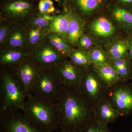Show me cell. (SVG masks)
<instances>
[{
  "mask_svg": "<svg viewBox=\"0 0 132 132\" xmlns=\"http://www.w3.org/2000/svg\"><path fill=\"white\" fill-rule=\"evenodd\" d=\"M60 130L79 132L95 119L93 105L79 89L63 85L56 101Z\"/></svg>",
  "mask_w": 132,
  "mask_h": 132,
  "instance_id": "obj_1",
  "label": "cell"
},
{
  "mask_svg": "<svg viewBox=\"0 0 132 132\" xmlns=\"http://www.w3.org/2000/svg\"><path fill=\"white\" fill-rule=\"evenodd\" d=\"M22 112L36 127L44 132H54L60 129L59 113L56 102L29 95Z\"/></svg>",
  "mask_w": 132,
  "mask_h": 132,
  "instance_id": "obj_2",
  "label": "cell"
},
{
  "mask_svg": "<svg viewBox=\"0 0 132 132\" xmlns=\"http://www.w3.org/2000/svg\"><path fill=\"white\" fill-rule=\"evenodd\" d=\"M0 74V109L22 111L27 98L24 87L13 67H2Z\"/></svg>",
  "mask_w": 132,
  "mask_h": 132,
  "instance_id": "obj_3",
  "label": "cell"
},
{
  "mask_svg": "<svg viewBox=\"0 0 132 132\" xmlns=\"http://www.w3.org/2000/svg\"><path fill=\"white\" fill-rule=\"evenodd\" d=\"M62 86L53 68H40L31 94L36 97L55 101Z\"/></svg>",
  "mask_w": 132,
  "mask_h": 132,
  "instance_id": "obj_4",
  "label": "cell"
},
{
  "mask_svg": "<svg viewBox=\"0 0 132 132\" xmlns=\"http://www.w3.org/2000/svg\"><path fill=\"white\" fill-rule=\"evenodd\" d=\"M104 98L120 113L127 116L132 113V82L120 80L108 88Z\"/></svg>",
  "mask_w": 132,
  "mask_h": 132,
  "instance_id": "obj_5",
  "label": "cell"
},
{
  "mask_svg": "<svg viewBox=\"0 0 132 132\" xmlns=\"http://www.w3.org/2000/svg\"><path fill=\"white\" fill-rule=\"evenodd\" d=\"M91 17L93 18L92 21L87 24L86 23L85 33L90 35L97 45L102 43L105 45L115 39L116 28L105 9Z\"/></svg>",
  "mask_w": 132,
  "mask_h": 132,
  "instance_id": "obj_6",
  "label": "cell"
},
{
  "mask_svg": "<svg viewBox=\"0 0 132 132\" xmlns=\"http://www.w3.org/2000/svg\"><path fill=\"white\" fill-rule=\"evenodd\" d=\"M0 132H44L26 118L22 111L14 108L0 109Z\"/></svg>",
  "mask_w": 132,
  "mask_h": 132,
  "instance_id": "obj_7",
  "label": "cell"
},
{
  "mask_svg": "<svg viewBox=\"0 0 132 132\" xmlns=\"http://www.w3.org/2000/svg\"><path fill=\"white\" fill-rule=\"evenodd\" d=\"M108 88L93 65L84 69L79 89L93 105L104 98Z\"/></svg>",
  "mask_w": 132,
  "mask_h": 132,
  "instance_id": "obj_8",
  "label": "cell"
},
{
  "mask_svg": "<svg viewBox=\"0 0 132 132\" xmlns=\"http://www.w3.org/2000/svg\"><path fill=\"white\" fill-rule=\"evenodd\" d=\"M1 10V16L12 23H26L35 11L32 0H6Z\"/></svg>",
  "mask_w": 132,
  "mask_h": 132,
  "instance_id": "obj_9",
  "label": "cell"
},
{
  "mask_svg": "<svg viewBox=\"0 0 132 132\" xmlns=\"http://www.w3.org/2000/svg\"><path fill=\"white\" fill-rule=\"evenodd\" d=\"M28 57L36 62L40 68L54 67L59 62L67 59L57 52L46 37L40 45L29 52Z\"/></svg>",
  "mask_w": 132,
  "mask_h": 132,
  "instance_id": "obj_10",
  "label": "cell"
},
{
  "mask_svg": "<svg viewBox=\"0 0 132 132\" xmlns=\"http://www.w3.org/2000/svg\"><path fill=\"white\" fill-rule=\"evenodd\" d=\"M13 68L24 87L27 97L32 93L40 67L36 62L27 57Z\"/></svg>",
  "mask_w": 132,
  "mask_h": 132,
  "instance_id": "obj_11",
  "label": "cell"
},
{
  "mask_svg": "<svg viewBox=\"0 0 132 132\" xmlns=\"http://www.w3.org/2000/svg\"><path fill=\"white\" fill-rule=\"evenodd\" d=\"M62 85L79 89L83 71L67 58L53 67Z\"/></svg>",
  "mask_w": 132,
  "mask_h": 132,
  "instance_id": "obj_12",
  "label": "cell"
},
{
  "mask_svg": "<svg viewBox=\"0 0 132 132\" xmlns=\"http://www.w3.org/2000/svg\"><path fill=\"white\" fill-rule=\"evenodd\" d=\"M105 11L116 28L126 36L132 35V12L120 7L109 0Z\"/></svg>",
  "mask_w": 132,
  "mask_h": 132,
  "instance_id": "obj_13",
  "label": "cell"
},
{
  "mask_svg": "<svg viewBox=\"0 0 132 132\" xmlns=\"http://www.w3.org/2000/svg\"><path fill=\"white\" fill-rule=\"evenodd\" d=\"M109 0H69V9L85 20L105 9Z\"/></svg>",
  "mask_w": 132,
  "mask_h": 132,
  "instance_id": "obj_14",
  "label": "cell"
},
{
  "mask_svg": "<svg viewBox=\"0 0 132 132\" xmlns=\"http://www.w3.org/2000/svg\"><path fill=\"white\" fill-rule=\"evenodd\" d=\"M4 47L29 52L26 23H13Z\"/></svg>",
  "mask_w": 132,
  "mask_h": 132,
  "instance_id": "obj_15",
  "label": "cell"
},
{
  "mask_svg": "<svg viewBox=\"0 0 132 132\" xmlns=\"http://www.w3.org/2000/svg\"><path fill=\"white\" fill-rule=\"evenodd\" d=\"M93 107L95 120L103 125H108L121 116L118 110L105 98L94 104Z\"/></svg>",
  "mask_w": 132,
  "mask_h": 132,
  "instance_id": "obj_16",
  "label": "cell"
},
{
  "mask_svg": "<svg viewBox=\"0 0 132 132\" xmlns=\"http://www.w3.org/2000/svg\"><path fill=\"white\" fill-rule=\"evenodd\" d=\"M86 22L85 19L71 10L67 38L72 47L76 46L79 39L85 34Z\"/></svg>",
  "mask_w": 132,
  "mask_h": 132,
  "instance_id": "obj_17",
  "label": "cell"
},
{
  "mask_svg": "<svg viewBox=\"0 0 132 132\" xmlns=\"http://www.w3.org/2000/svg\"><path fill=\"white\" fill-rule=\"evenodd\" d=\"M128 36L115 38L104 45V49L110 60L127 57L128 52Z\"/></svg>",
  "mask_w": 132,
  "mask_h": 132,
  "instance_id": "obj_18",
  "label": "cell"
},
{
  "mask_svg": "<svg viewBox=\"0 0 132 132\" xmlns=\"http://www.w3.org/2000/svg\"><path fill=\"white\" fill-rule=\"evenodd\" d=\"M29 52L4 47L0 50V65L2 67H14L28 57Z\"/></svg>",
  "mask_w": 132,
  "mask_h": 132,
  "instance_id": "obj_19",
  "label": "cell"
},
{
  "mask_svg": "<svg viewBox=\"0 0 132 132\" xmlns=\"http://www.w3.org/2000/svg\"><path fill=\"white\" fill-rule=\"evenodd\" d=\"M71 10L59 15H55L52 21L48 33H53L65 36L67 38Z\"/></svg>",
  "mask_w": 132,
  "mask_h": 132,
  "instance_id": "obj_20",
  "label": "cell"
},
{
  "mask_svg": "<svg viewBox=\"0 0 132 132\" xmlns=\"http://www.w3.org/2000/svg\"><path fill=\"white\" fill-rule=\"evenodd\" d=\"M46 39L59 53L63 57L69 58L73 48L66 37L55 33H48Z\"/></svg>",
  "mask_w": 132,
  "mask_h": 132,
  "instance_id": "obj_21",
  "label": "cell"
},
{
  "mask_svg": "<svg viewBox=\"0 0 132 132\" xmlns=\"http://www.w3.org/2000/svg\"><path fill=\"white\" fill-rule=\"evenodd\" d=\"M93 65L100 78L108 87L113 86L120 80L118 74L109 63Z\"/></svg>",
  "mask_w": 132,
  "mask_h": 132,
  "instance_id": "obj_22",
  "label": "cell"
},
{
  "mask_svg": "<svg viewBox=\"0 0 132 132\" xmlns=\"http://www.w3.org/2000/svg\"><path fill=\"white\" fill-rule=\"evenodd\" d=\"M109 64L118 74L120 80L128 81L131 79L132 61L127 57L110 60Z\"/></svg>",
  "mask_w": 132,
  "mask_h": 132,
  "instance_id": "obj_23",
  "label": "cell"
},
{
  "mask_svg": "<svg viewBox=\"0 0 132 132\" xmlns=\"http://www.w3.org/2000/svg\"><path fill=\"white\" fill-rule=\"evenodd\" d=\"M55 15L43 14L38 11H35L26 22L27 26L42 29L48 33L50 25Z\"/></svg>",
  "mask_w": 132,
  "mask_h": 132,
  "instance_id": "obj_24",
  "label": "cell"
},
{
  "mask_svg": "<svg viewBox=\"0 0 132 132\" xmlns=\"http://www.w3.org/2000/svg\"><path fill=\"white\" fill-rule=\"evenodd\" d=\"M26 26L29 52L45 40L48 32L39 28L28 26L27 24Z\"/></svg>",
  "mask_w": 132,
  "mask_h": 132,
  "instance_id": "obj_25",
  "label": "cell"
},
{
  "mask_svg": "<svg viewBox=\"0 0 132 132\" xmlns=\"http://www.w3.org/2000/svg\"><path fill=\"white\" fill-rule=\"evenodd\" d=\"M69 59L76 65L83 69H86L93 65L87 52L79 48H73Z\"/></svg>",
  "mask_w": 132,
  "mask_h": 132,
  "instance_id": "obj_26",
  "label": "cell"
},
{
  "mask_svg": "<svg viewBox=\"0 0 132 132\" xmlns=\"http://www.w3.org/2000/svg\"><path fill=\"white\" fill-rule=\"evenodd\" d=\"M93 65H102L109 63L110 59L104 48L97 45L87 52Z\"/></svg>",
  "mask_w": 132,
  "mask_h": 132,
  "instance_id": "obj_27",
  "label": "cell"
},
{
  "mask_svg": "<svg viewBox=\"0 0 132 132\" xmlns=\"http://www.w3.org/2000/svg\"><path fill=\"white\" fill-rule=\"evenodd\" d=\"M13 23L2 17H0V47L5 46Z\"/></svg>",
  "mask_w": 132,
  "mask_h": 132,
  "instance_id": "obj_28",
  "label": "cell"
},
{
  "mask_svg": "<svg viewBox=\"0 0 132 132\" xmlns=\"http://www.w3.org/2000/svg\"><path fill=\"white\" fill-rule=\"evenodd\" d=\"M79 132H111L108 125H103L94 119L87 124Z\"/></svg>",
  "mask_w": 132,
  "mask_h": 132,
  "instance_id": "obj_29",
  "label": "cell"
},
{
  "mask_svg": "<svg viewBox=\"0 0 132 132\" xmlns=\"http://www.w3.org/2000/svg\"><path fill=\"white\" fill-rule=\"evenodd\" d=\"M97 45H97L90 35L85 33L79 39L76 47L78 48L87 52Z\"/></svg>",
  "mask_w": 132,
  "mask_h": 132,
  "instance_id": "obj_30",
  "label": "cell"
},
{
  "mask_svg": "<svg viewBox=\"0 0 132 132\" xmlns=\"http://www.w3.org/2000/svg\"><path fill=\"white\" fill-rule=\"evenodd\" d=\"M38 12L43 14L53 15L55 12L53 2L52 0H40L38 6Z\"/></svg>",
  "mask_w": 132,
  "mask_h": 132,
  "instance_id": "obj_31",
  "label": "cell"
},
{
  "mask_svg": "<svg viewBox=\"0 0 132 132\" xmlns=\"http://www.w3.org/2000/svg\"><path fill=\"white\" fill-rule=\"evenodd\" d=\"M120 7L132 12V0H111Z\"/></svg>",
  "mask_w": 132,
  "mask_h": 132,
  "instance_id": "obj_32",
  "label": "cell"
},
{
  "mask_svg": "<svg viewBox=\"0 0 132 132\" xmlns=\"http://www.w3.org/2000/svg\"><path fill=\"white\" fill-rule=\"evenodd\" d=\"M57 2L59 6L63 8L64 12L68 11L69 10V0H54Z\"/></svg>",
  "mask_w": 132,
  "mask_h": 132,
  "instance_id": "obj_33",
  "label": "cell"
},
{
  "mask_svg": "<svg viewBox=\"0 0 132 132\" xmlns=\"http://www.w3.org/2000/svg\"><path fill=\"white\" fill-rule=\"evenodd\" d=\"M128 40L127 58L132 61V35L128 36Z\"/></svg>",
  "mask_w": 132,
  "mask_h": 132,
  "instance_id": "obj_34",
  "label": "cell"
},
{
  "mask_svg": "<svg viewBox=\"0 0 132 132\" xmlns=\"http://www.w3.org/2000/svg\"><path fill=\"white\" fill-rule=\"evenodd\" d=\"M56 132H68V131H63V130H60V131H57Z\"/></svg>",
  "mask_w": 132,
  "mask_h": 132,
  "instance_id": "obj_35",
  "label": "cell"
},
{
  "mask_svg": "<svg viewBox=\"0 0 132 132\" xmlns=\"http://www.w3.org/2000/svg\"><path fill=\"white\" fill-rule=\"evenodd\" d=\"M131 80L132 81V72H131Z\"/></svg>",
  "mask_w": 132,
  "mask_h": 132,
  "instance_id": "obj_36",
  "label": "cell"
},
{
  "mask_svg": "<svg viewBox=\"0 0 132 132\" xmlns=\"http://www.w3.org/2000/svg\"><path fill=\"white\" fill-rule=\"evenodd\" d=\"M132 132V128L131 130V132Z\"/></svg>",
  "mask_w": 132,
  "mask_h": 132,
  "instance_id": "obj_37",
  "label": "cell"
},
{
  "mask_svg": "<svg viewBox=\"0 0 132 132\" xmlns=\"http://www.w3.org/2000/svg\"><path fill=\"white\" fill-rule=\"evenodd\" d=\"M32 1H35V0H32Z\"/></svg>",
  "mask_w": 132,
  "mask_h": 132,
  "instance_id": "obj_38",
  "label": "cell"
}]
</instances>
